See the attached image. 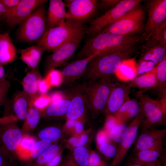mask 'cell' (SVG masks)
Returning <instances> with one entry per match:
<instances>
[{
	"mask_svg": "<svg viewBox=\"0 0 166 166\" xmlns=\"http://www.w3.org/2000/svg\"><path fill=\"white\" fill-rule=\"evenodd\" d=\"M141 39L140 36L133 34L119 35L101 32L86 41L77 54L76 58L82 59L96 54L134 48Z\"/></svg>",
	"mask_w": 166,
	"mask_h": 166,
	"instance_id": "1",
	"label": "cell"
},
{
	"mask_svg": "<svg viewBox=\"0 0 166 166\" xmlns=\"http://www.w3.org/2000/svg\"><path fill=\"white\" fill-rule=\"evenodd\" d=\"M136 51L134 48L98 53L89 61L82 77L85 81H86L103 77H113L122 63L125 60L131 58Z\"/></svg>",
	"mask_w": 166,
	"mask_h": 166,
	"instance_id": "2",
	"label": "cell"
},
{
	"mask_svg": "<svg viewBox=\"0 0 166 166\" xmlns=\"http://www.w3.org/2000/svg\"><path fill=\"white\" fill-rule=\"evenodd\" d=\"M117 81L112 77H106L84 81L81 85L87 108L94 118L103 112Z\"/></svg>",
	"mask_w": 166,
	"mask_h": 166,
	"instance_id": "3",
	"label": "cell"
},
{
	"mask_svg": "<svg viewBox=\"0 0 166 166\" xmlns=\"http://www.w3.org/2000/svg\"><path fill=\"white\" fill-rule=\"evenodd\" d=\"M84 27H79L65 21L47 30L37 45L47 51L53 52L73 38L85 34Z\"/></svg>",
	"mask_w": 166,
	"mask_h": 166,
	"instance_id": "4",
	"label": "cell"
},
{
	"mask_svg": "<svg viewBox=\"0 0 166 166\" xmlns=\"http://www.w3.org/2000/svg\"><path fill=\"white\" fill-rule=\"evenodd\" d=\"M45 3L35 10L20 25L17 32L18 41L37 43L42 38L46 31Z\"/></svg>",
	"mask_w": 166,
	"mask_h": 166,
	"instance_id": "5",
	"label": "cell"
},
{
	"mask_svg": "<svg viewBox=\"0 0 166 166\" xmlns=\"http://www.w3.org/2000/svg\"><path fill=\"white\" fill-rule=\"evenodd\" d=\"M144 118L141 123L142 132L152 128L165 124L166 107L159 101L152 98L141 91L136 95Z\"/></svg>",
	"mask_w": 166,
	"mask_h": 166,
	"instance_id": "6",
	"label": "cell"
},
{
	"mask_svg": "<svg viewBox=\"0 0 166 166\" xmlns=\"http://www.w3.org/2000/svg\"><path fill=\"white\" fill-rule=\"evenodd\" d=\"M16 121L10 116L0 118V153L7 158L15 156L16 149L23 135Z\"/></svg>",
	"mask_w": 166,
	"mask_h": 166,
	"instance_id": "7",
	"label": "cell"
},
{
	"mask_svg": "<svg viewBox=\"0 0 166 166\" xmlns=\"http://www.w3.org/2000/svg\"><path fill=\"white\" fill-rule=\"evenodd\" d=\"M142 0H123L92 21L85 28V32L91 37L100 33L107 26L116 21L132 9L140 4Z\"/></svg>",
	"mask_w": 166,
	"mask_h": 166,
	"instance_id": "8",
	"label": "cell"
},
{
	"mask_svg": "<svg viewBox=\"0 0 166 166\" xmlns=\"http://www.w3.org/2000/svg\"><path fill=\"white\" fill-rule=\"evenodd\" d=\"M144 18V10L139 4L107 26L101 33H109L119 35L135 33L140 29Z\"/></svg>",
	"mask_w": 166,
	"mask_h": 166,
	"instance_id": "9",
	"label": "cell"
},
{
	"mask_svg": "<svg viewBox=\"0 0 166 166\" xmlns=\"http://www.w3.org/2000/svg\"><path fill=\"white\" fill-rule=\"evenodd\" d=\"M67 8L65 21L79 27L95 15L99 1L97 0H67L64 2Z\"/></svg>",
	"mask_w": 166,
	"mask_h": 166,
	"instance_id": "10",
	"label": "cell"
},
{
	"mask_svg": "<svg viewBox=\"0 0 166 166\" xmlns=\"http://www.w3.org/2000/svg\"><path fill=\"white\" fill-rule=\"evenodd\" d=\"M85 34L73 38L48 55L45 63L46 72L55 69L69 60L74 54Z\"/></svg>",
	"mask_w": 166,
	"mask_h": 166,
	"instance_id": "11",
	"label": "cell"
},
{
	"mask_svg": "<svg viewBox=\"0 0 166 166\" xmlns=\"http://www.w3.org/2000/svg\"><path fill=\"white\" fill-rule=\"evenodd\" d=\"M144 118L141 110L130 124L128 133L123 140L119 143L117 152L110 166H118L122 162L128 151L136 138L138 129Z\"/></svg>",
	"mask_w": 166,
	"mask_h": 166,
	"instance_id": "12",
	"label": "cell"
},
{
	"mask_svg": "<svg viewBox=\"0 0 166 166\" xmlns=\"http://www.w3.org/2000/svg\"><path fill=\"white\" fill-rule=\"evenodd\" d=\"M130 84L117 82L108 99L103 112L107 116H114L120 108L130 99Z\"/></svg>",
	"mask_w": 166,
	"mask_h": 166,
	"instance_id": "13",
	"label": "cell"
},
{
	"mask_svg": "<svg viewBox=\"0 0 166 166\" xmlns=\"http://www.w3.org/2000/svg\"><path fill=\"white\" fill-rule=\"evenodd\" d=\"M148 17L144 37L166 22V0H151L147 3Z\"/></svg>",
	"mask_w": 166,
	"mask_h": 166,
	"instance_id": "14",
	"label": "cell"
},
{
	"mask_svg": "<svg viewBox=\"0 0 166 166\" xmlns=\"http://www.w3.org/2000/svg\"><path fill=\"white\" fill-rule=\"evenodd\" d=\"M70 96V105L65 117L67 120L82 122L85 109L87 107L85 94L81 85L77 87Z\"/></svg>",
	"mask_w": 166,
	"mask_h": 166,
	"instance_id": "15",
	"label": "cell"
},
{
	"mask_svg": "<svg viewBox=\"0 0 166 166\" xmlns=\"http://www.w3.org/2000/svg\"><path fill=\"white\" fill-rule=\"evenodd\" d=\"M97 54L85 59L77 60L65 66L60 73L62 85L65 86L70 85L82 77L85 72L88 63Z\"/></svg>",
	"mask_w": 166,
	"mask_h": 166,
	"instance_id": "16",
	"label": "cell"
},
{
	"mask_svg": "<svg viewBox=\"0 0 166 166\" xmlns=\"http://www.w3.org/2000/svg\"><path fill=\"white\" fill-rule=\"evenodd\" d=\"M47 1L45 0H20L14 10L9 26L13 27L20 25L35 10Z\"/></svg>",
	"mask_w": 166,
	"mask_h": 166,
	"instance_id": "17",
	"label": "cell"
},
{
	"mask_svg": "<svg viewBox=\"0 0 166 166\" xmlns=\"http://www.w3.org/2000/svg\"><path fill=\"white\" fill-rule=\"evenodd\" d=\"M65 5L61 0H50L46 16V31L65 22L67 17Z\"/></svg>",
	"mask_w": 166,
	"mask_h": 166,
	"instance_id": "18",
	"label": "cell"
},
{
	"mask_svg": "<svg viewBox=\"0 0 166 166\" xmlns=\"http://www.w3.org/2000/svg\"><path fill=\"white\" fill-rule=\"evenodd\" d=\"M166 135V129L152 128L142 131L136 142L132 155L145 149L158 140L163 139Z\"/></svg>",
	"mask_w": 166,
	"mask_h": 166,
	"instance_id": "19",
	"label": "cell"
},
{
	"mask_svg": "<svg viewBox=\"0 0 166 166\" xmlns=\"http://www.w3.org/2000/svg\"><path fill=\"white\" fill-rule=\"evenodd\" d=\"M41 78L38 66L28 72L22 80V92L28 99L29 105L38 95V85Z\"/></svg>",
	"mask_w": 166,
	"mask_h": 166,
	"instance_id": "20",
	"label": "cell"
},
{
	"mask_svg": "<svg viewBox=\"0 0 166 166\" xmlns=\"http://www.w3.org/2000/svg\"><path fill=\"white\" fill-rule=\"evenodd\" d=\"M162 140H160L150 147L132 155L131 160L143 165L158 160L163 151Z\"/></svg>",
	"mask_w": 166,
	"mask_h": 166,
	"instance_id": "21",
	"label": "cell"
},
{
	"mask_svg": "<svg viewBox=\"0 0 166 166\" xmlns=\"http://www.w3.org/2000/svg\"><path fill=\"white\" fill-rule=\"evenodd\" d=\"M71 96L49 104L42 112L41 117L56 119L65 116L70 105Z\"/></svg>",
	"mask_w": 166,
	"mask_h": 166,
	"instance_id": "22",
	"label": "cell"
},
{
	"mask_svg": "<svg viewBox=\"0 0 166 166\" xmlns=\"http://www.w3.org/2000/svg\"><path fill=\"white\" fill-rule=\"evenodd\" d=\"M16 52L9 32L0 33V64L3 65L13 61Z\"/></svg>",
	"mask_w": 166,
	"mask_h": 166,
	"instance_id": "23",
	"label": "cell"
},
{
	"mask_svg": "<svg viewBox=\"0 0 166 166\" xmlns=\"http://www.w3.org/2000/svg\"><path fill=\"white\" fill-rule=\"evenodd\" d=\"M140 111L138 101L130 99L121 106L114 117L119 123L125 124L134 119Z\"/></svg>",
	"mask_w": 166,
	"mask_h": 166,
	"instance_id": "24",
	"label": "cell"
},
{
	"mask_svg": "<svg viewBox=\"0 0 166 166\" xmlns=\"http://www.w3.org/2000/svg\"><path fill=\"white\" fill-rule=\"evenodd\" d=\"M139 60L150 61L156 65L166 57V46L160 44L148 46L143 45Z\"/></svg>",
	"mask_w": 166,
	"mask_h": 166,
	"instance_id": "25",
	"label": "cell"
},
{
	"mask_svg": "<svg viewBox=\"0 0 166 166\" xmlns=\"http://www.w3.org/2000/svg\"><path fill=\"white\" fill-rule=\"evenodd\" d=\"M45 51L42 47L37 45L21 49L22 60L29 68L33 69L38 66Z\"/></svg>",
	"mask_w": 166,
	"mask_h": 166,
	"instance_id": "26",
	"label": "cell"
},
{
	"mask_svg": "<svg viewBox=\"0 0 166 166\" xmlns=\"http://www.w3.org/2000/svg\"><path fill=\"white\" fill-rule=\"evenodd\" d=\"M29 107V101L22 91L17 93L12 102L13 117L16 120H24Z\"/></svg>",
	"mask_w": 166,
	"mask_h": 166,
	"instance_id": "27",
	"label": "cell"
},
{
	"mask_svg": "<svg viewBox=\"0 0 166 166\" xmlns=\"http://www.w3.org/2000/svg\"><path fill=\"white\" fill-rule=\"evenodd\" d=\"M157 82L156 66L151 71L135 77L130 84L132 87H136L143 89L141 91L144 93L146 90L155 88Z\"/></svg>",
	"mask_w": 166,
	"mask_h": 166,
	"instance_id": "28",
	"label": "cell"
},
{
	"mask_svg": "<svg viewBox=\"0 0 166 166\" xmlns=\"http://www.w3.org/2000/svg\"><path fill=\"white\" fill-rule=\"evenodd\" d=\"M37 141L35 137L30 134L23 135L16 149L15 156L21 160L28 161Z\"/></svg>",
	"mask_w": 166,
	"mask_h": 166,
	"instance_id": "29",
	"label": "cell"
},
{
	"mask_svg": "<svg viewBox=\"0 0 166 166\" xmlns=\"http://www.w3.org/2000/svg\"><path fill=\"white\" fill-rule=\"evenodd\" d=\"M42 112L32 106H29L21 130L23 135L29 134L38 125Z\"/></svg>",
	"mask_w": 166,
	"mask_h": 166,
	"instance_id": "30",
	"label": "cell"
},
{
	"mask_svg": "<svg viewBox=\"0 0 166 166\" xmlns=\"http://www.w3.org/2000/svg\"><path fill=\"white\" fill-rule=\"evenodd\" d=\"M143 45L151 46L160 44L166 46V22L145 37Z\"/></svg>",
	"mask_w": 166,
	"mask_h": 166,
	"instance_id": "31",
	"label": "cell"
},
{
	"mask_svg": "<svg viewBox=\"0 0 166 166\" xmlns=\"http://www.w3.org/2000/svg\"><path fill=\"white\" fill-rule=\"evenodd\" d=\"M136 65L134 58L126 60L122 63L115 75L123 81L132 80L136 77Z\"/></svg>",
	"mask_w": 166,
	"mask_h": 166,
	"instance_id": "32",
	"label": "cell"
},
{
	"mask_svg": "<svg viewBox=\"0 0 166 166\" xmlns=\"http://www.w3.org/2000/svg\"><path fill=\"white\" fill-rule=\"evenodd\" d=\"M61 148L58 144H53L34 160L25 166H45Z\"/></svg>",
	"mask_w": 166,
	"mask_h": 166,
	"instance_id": "33",
	"label": "cell"
},
{
	"mask_svg": "<svg viewBox=\"0 0 166 166\" xmlns=\"http://www.w3.org/2000/svg\"><path fill=\"white\" fill-rule=\"evenodd\" d=\"M62 135L61 129L55 126L44 127L40 129L37 133V136L39 140H47L53 143L59 140Z\"/></svg>",
	"mask_w": 166,
	"mask_h": 166,
	"instance_id": "34",
	"label": "cell"
},
{
	"mask_svg": "<svg viewBox=\"0 0 166 166\" xmlns=\"http://www.w3.org/2000/svg\"><path fill=\"white\" fill-rule=\"evenodd\" d=\"M157 79L155 87L161 93L166 92V57L156 66Z\"/></svg>",
	"mask_w": 166,
	"mask_h": 166,
	"instance_id": "35",
	"label": "cell"
},
{
	"mask_svg": "<svg viewBox=\"0 0 166 166\" xmlns=\"http://www.w3.org/2000/svg\"><path fill=\"white\" fill-rule=\"evenodd\" d=\"M129 126L124 123H119L109 133L108 135L111 141L120 143L128 134Z\"/></svg>",
	"mask_w": 166,
	"mask_h": 166,
	"instance_id": "36",
	"label": "cell"
},
{
	"mask_svg": "<svg viewBox=\"0 0 166 166\" xmlns=\"http://www.w3.org/2000/svg\"><path fill=\"white\" fill-rule=\"evenodd\" d=\"M72 158L79 166H88L89 156V152L84 146H80L73 149Z\"/></svg>",
	"mask_w": 166,
	"mask_h": 166,
	"instance_id": "37",
	"label": "cell"
},
{
	"mask_svg": "<svg viewBox=\"0 0 166 166\" xmlns=\"http://www.w3.org/2000/svg\"><path fill=\"white\" fill-rule=\"evenodd\" d=\"M53 144L47 140H39L37 141L30 152L28 161L30 162L34 160Z\"/></svg>",
	"mask_w": 166,
	"mask_h": 166,
	"instance_id": "38",
	"label": "cell"
},
{
	"mask_svg": "<svg viewBox=\"0 0 166 166\" xmlns=\"http://www.w3.org/2000/svg\"><path fill=\"white\" fill-rule=\"evenodd\" d=\"M156 65L151 61L139 60L136 63V77L151 71Z\"/></svg>",
	"mask_w": 166,
	"mask_h": 166,
	"instance_id": "39",
	"label": "cell"
},
{
	"mask_svg": "<svg viewBox=\"0 0 166 166\" xmlns=\"http://www.w3.org/2000/svg\"><path fill=\"white\" fill-rule=\"evenodd\" d=\"M99 151L103 155L108 158L114 157L117 152L115 147L111 143L101 144L97 146Z\"/></svg>",
	"mask_w": 166,
	"mask_h": 166,
	"instance_id": "40",
	"label": "cell"
},
{
	"mask_svg": "<svg viewBox=\"0 0 166 166\" xmlns=\"http://www.w3.org/2000/svg\"><path fill=\"white\" fill-rule=\"evenodd\" d=\"M10 87V83L6 79L0 81V107L6 102L8 91Z\"/></svg>",
	"mask_w": 166,
	"mask_h": 166,
	"instance_id": "41",
	"label": "cell"
},
{
	"mask_svg": "<svg viewBox=\"0 0 166 166\" xmlns=\"http://www.w3.org/2000/svg\"><path fill=\"white\" fill-rule=\"evenodd\" d=\"M88 166H107V164L96 152L91 151L89 152Z\"/></svg>",
	"mask_w": 166,
	"mask_h": 166,
	"instance_id": "42",
	"label": "cell"
},
{
	"mask_svg": "<svg viewBox=\"0 0 166 166\" xmlns=\"http://www.w3.org/2000/svg\"><path fill=\"white\" fill-rule=\"evenodd\" d=\"M14 10L7 8L0 2V16L3 17L9 25L11 21Z\"/></svg>",
	"mask_w": 166,
	"mask_h": 166,
	"instance_id": "43",
	"label": "cell"
},
{
	"mask_svg": "<svg viewBox=\"0 0 166 166\" xmlns=\"http://www.w3.org/2000/svg\"><path fill=\"white\" fill-rule=\"evenodd\" d=\"M96 141L97 146L103 144L111 143L108 134L104 129L100 130L96 137Z\"/></svg>",
	"mask_w": 166,
	"mask_h": 166,
	"instance_id": "44",
	"label": "cell"
},
{
	"mask_svg": "<svg viewBox=\"0 0 166 166\" xmlns=\"http://www.w3.org/2000/svg\"><path fill=\"white\" fill-rule=\"evenodd\" d=\"M119 124V123L114 116H108L103 129L109 134L112 130Z\"/></svg>",
	"mask_w": 166,
	"mask_h": 166,
	"instance_id": "45",
	"label": "cell"
},
{
	"mask_svg": "<svg viewBox=\"0 0 166 166\" xmlns=\"http://www.w3.org/2000/svg\"><path fill=\"white\" fill-rule=\"evenodd\" d=\"M120 0H101L99 2L97 8L101 9H106L113 8L121 1Z\"/></svg>",
	"mask_w": 166,
	"mask_h": 166,
	"instance_id": "46",
	"label": "cell"
},
{
	"mask_svg": "<svg viewBox=\"0 0 166 166\" xmlns=\"http://www.w3.org/2000/svg\"><path fill=\"white\" fill-rule=\"evenodd\" d=\"M63 149L61 148L58 153L45 166H60L62 158Z\"/></svg>",
	"mask_w": 166,
	"mask_h": 166,
	"instance_id": "47",
	"label": "cell"
},
{
	"mask_svg": "<svg viewBox=\"0 0 166 166\" xmlns=\"http://www.w3.org/2000/svg\"><path fill=\"white\" fill-rule=\"evenodd\" d=\"M88 140V132L86 131H83L78 136V140L74 145V148L77 147L84 146L87 143Z\"/></svg>",
	"mask_w": 166,
	"mask_h": 166,
	"instance_id": "48",
	"label": "cell"
},
{
	"mask_svg": "<svg viewBox=\"0 0 166 166\" xmlns=\"http://www.w3.org/2000/svg\"><path fill=\"white\" fill-rule=\"evenodd\" d=\"M20 0H0V2L7 8L15 10Z\"/></svg>",
	"mask_w": 166,
	"mask_h": 166,
	"instance_id": "49",
	"label": "cell"
},
{
	"mask_svg": "<svg viewBox=\"0 0 166 166\" xmlns=\"http://www.w3.org/2000/svg\"><path fill=\"white\" fill-rule=\"evenodd\" d=\"M84 126L82 122L77 121L72 133L73 136H79L84 131Z\"/></svg>",
	"mask_w": 166,
	"mask_h": 166,
	"instance_id": "50",
	"label": "cell"
},
{
	"mask_svg": "<svg viewBox=\"0 0 166 166\" xmlns=\"http://www.w3.org/2000/svg\"><path fill=\"white\" fill-rule=\"evenodd\" d=\"M77 121L67 120L63 127V130L68 133L72 134L75 125Z\"/></svg>",
	"mask_w": 166,
	"mask_h": 166,
	"instance_id": "51",
	"label": "cell"
},
{
	"mask_svg": "<svg viewBox=\"0 0 166 166\" xmlns=\"http://www.w3.org/2000/svg\"><path fill=\"white\" fill-rule=\"evenodd\" d=\"M78 139V136H73L66 141V147L69 149H73L74 145L77 142Z\"/></svg>",
	"mask_w": 166,
	"mask_h": 166,
	"instance_id": "52",
	"label": "cell"
},
{
	"mask_svg": "<svg viewBox=\"0 0 166 166\" xmlns=\"http://www.w3.org/2000/svg\"><path fill=\"white\" fill-rule=\"evenodd\" d=\"M7 159L0 153V166H11Z\"/></svg>",
	"mask_w": 166,
	"mask_h": 166,
	"instance_id": "53",
	"label": "cell"
},
{
	"mask_svg": "<svg viewBox=\"0 0 166 166\" xmlns=\"http://www.w3.org/2000/svg\"><path fill=\"white\" fill-rule=\"evenodd\" d=\"M143 166H163L160 161L158 159L149 163L143 164Z\"/></svg>",
	"mask_w": 166,
	"mask_h": 166,
	"instance_id": "54",
	"label": "cell"
},
{
	"mask_svg": "<svg viewBox=\"0 0 166 166\" xmlns=\"http://www.w3.org/2000/svg\"><path fill=\"white\" fill-rule=\"evenodd\" d=\"M6 79L5 70L2 65L0 64V81Z\"/></svg>",
	"mask_w": 166,
	"mask_h": 166,
	"instance_id": "55",
	"label": "cell"
},
{
	"mask_svg": "<svg viewBox=\"0 0 166 166\" xmlns=\"http://www.w3.org/2000/svg\"><path fill=\"white\" fill-rule=\"evenodd\" d=\"M69 163L70 166H79L74 160L73 158L71 157H69L67 160Z\"/></svg>",
	"mask_w": 166,
	"mask_h": 166,
	"instance_id": "56",
	"label": "cell"
},
{
	"mask_svg": "<svg viewBox=\"0 0 166 166\" xmlns=\"http://www.w3.org/2000/svg\"><path fill=\"white\" fill-rule=\"evenodd\" d=\"M125 166H143V165L134 162L130 160L127 164Z\"/></svg>",
	"mask_w": 166,
	"mask_h": 166,
	"instance_id": "57",
	"label": "cell"
},
{
	"mask_svg": "<svg viewBox=\"0 0 166 166\" xmlns=\"http://www.w3.org/2000/svg\"><path fill=\"white\" fill-rule=\"evenodd\" d=\"M65 166H70L69 163L67 161H66L65 163Z\"/></svg>",
	"mask_w": 166,
	"mask_h": 166,
	"instance_id": "58",
	"label": "cell"
},
{
	"mask_svg": "<svg viewBox=\"0 0 166 166\" xmlns=\"http://www.w3.org/2000/svg\"><path fill=\"white\" fill-rule=\"evenodd\" d=\"M62 166H65V164H63Z\"/></svg>",
	"mask_w": 166,
	"mask_h": 166,
	"instance_id": "59",
	"label": "cell"
},
{
	"mask_svg": "<svg viewBox=\"0 0 166 166\" xmlns=\"http://www.w3.org/2000/svg\"><path fill=\"white\" fill-rule=\"evenodd\" d=\"M163 166H165L164 165H163Z\"/></svg>",
	"mask_w": 166,
	"mask_h": 166,
	"instance_id": "60",
	"label": "cell"
},
{
	"mask_svg": "<svg viewBox=\"0 0 166 166\" xmlns=\"http://www.w3.org/2000/svg\"></svg>",
	"mask_w": 166,
	"mask_h": 166,
	"instance_id": "61",
	"label": "cell"
}]
</instances>
